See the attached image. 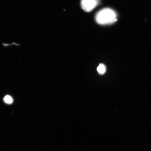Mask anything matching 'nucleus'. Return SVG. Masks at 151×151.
Returning a JSON list of instances; mask_svg holds the SVG:
<instances>
[{
  "mask_svg": "<svg viewBox=\"0 0 151 151\" xmlns=\"http://www.w3.org/2000/svg\"><path fill=\"white\" fill-rule=\"evenodd\" d=\"M4 101L6 103L9 104H12L13 102L12 98L9 95L5 96L4 99Z\"/></svg>",
  "mask_w": 151,
  "mask_h": 151,
  "instance_id": "20e7f679",
  "label": "nucleus"
},
{
  "mask_svg": "<svg viewBox=\"0 0 151 151\" xmlns=\"http://www.w3.org/2000/svg\"><path fill=\"white\" fill-rule=\"evenodd\" d=\"M99 2L100 0H81V5L86 12H90L99 5Z\"/></svg>",
  "mask_w": 151,
  "mask_h": 151,
  "instance_id": "f03ea898",
  "label": "nucleus"
},
{
  "mask_svg": "<svg viewBox=\"0 0 151 151\" xmlns=\"http://www.w3.org/2000/svg\"><path fill=\"white\" fill-rule=\"evenodd\" d=\"M95 19L98 24L101 25H107L116 22L117 20V15L113 9L104 8L97 13Z\"/></svg>",
  "mask_w": 151,
  "mask_h": 151,
  "instance_id": "f257e3e1",
  "label": "nucleus"
},
{
  "mask_svg": "<svg viewBox=\"0 0 151 151\" xmlns=\"http://www.w3.org/2000/svg\"><path fill=\"white\" fill-rule=\"evenodd\" d=\"M106 70V67L103 64H100L97 67V70L100 75H103L104 74Z\"/></svg>",
  "mask_w": 151,
  "mask_h": 151,
  "instance_id": "7ed1b4c3",
  "label": "nucleus"
}]
</instances>
